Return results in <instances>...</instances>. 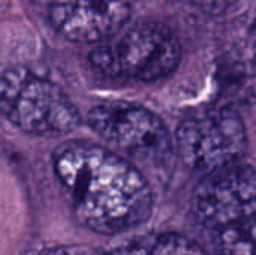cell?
Segmentation results:
<instances>
[{
    "instance_id": "obj_7",
    "label": "cell",
    "mask_w": 256,
    "mask_h": 255,
    "mask_svg": "<svg viewBox=\"0 0 256 255\" xmlns=\"http://www.w3.org/2000/svg\"><path fill=\"white\" fill-rule=\"evenodd\" d=\"M51 26L63 38L93 44L104 42L130 20V0H58L46 9Z\"/></svg>"
},
{
    "instance_id": "obj_9",
    "label": "cell",
    "mask_w": 256,
    "mask_h": 255,
    "mask_svg": "<svg viewBox=\"0 0 256 255\" xmlns=\"http://www.w3.org/2000/svg\"><path fill=\"white\" fill-rule=\"evenodd\" d=\"M218 255H256V216L213 231Z\"/></svg>"
},
{
    "instance_id": "obj_1",
    "label": "cell",
    "mask_w": 256,
    "mask_h": 255,
    "mask_svg": "<svg viewBox=\"0 0 256 255\" xmlns=\"http://www.w3.org/2000/svg\"><path fill=\"white\" fill-rule=\"evenodd\" d=\"M56 177L75 219L100 234H120L148 219L153 192L128 159L87 141H68L52 155Z\"/></svg>"
},
{
    "instance_id": "obj_8",
    "label": "cell",
    "mask_w": 256,
    "mask_h": 255,
    "mask_svg": "<svg viewBox=\"0 0 256 255\" xmlns=\"http://www.w3.org/2000/svg\"><path fill=\"white\" fill-rule=\"evenodd\" d=\"M114 255H206V252L183 234L148 233L126 242Z\"/></svg>"
},
{
    "instance_id": "obj_10",
    "label": "cell",
    "mask_w": 256,
    "mask_h": 255,
    "mask_svg": "<svg viewBox=\"0 0 256 255\" xmlns=\"http://www.w3.org/2000/svg\"><path fill=\"white\" fill-rule=\"evenodd\" d=\"M39 255H114L106 254L100 249L82 246V245H60L44 249Z\"/></svg>"
},
{
    "instance_id": "obj_6",
    "label": "cell",
    "mask_w": 256,
    "mask_h": 255,
    "mask_svg": "<svg viewBox=\"0 0 256 255\" xmlns=\"http://www.w3.org/2000/svg\"><path fill=\"white\" fill-rule=\"evenodd\" d=\"M192 213L212 233L256 216V170L237 162L208 173L194 192Z\"/></svg>"
},
{
    "instance_id": "obj_2",
    "label": "cell",
    "mask_w": 256,
    "mask_h": 255,
    "mask_svg": "<svg viewBox=\"0 0 256 255\" xmlns=\"http://www.w3.org/2000/svg\"><path fill=\"white\" fill-rule=\"evenodd\" d=\"M92 65L114 78L156 81L182 62V44L165 24L141 21L124 26L90 53Z\"/></svg>"
},
{
    "instance_id": "obj_5",
    "label": "cell",
    "mask_w": 256,
    "mask_h": 255,
    "mask_svg": "<svg viewBox=\"0 0 256 255\" xmlns=\"http://www.w3.org/2000/svg\"><path fill=\"white\" fill-rule=\"evenodd\" d=\"M88 123L105 141L138 161L160 164L171 155L172 141L166 125L142 105L126 101L100 102L90 110Z\"/></svg>"
},
{
    "instance_id": "obj_12",
    "label": "cell",
    "mask_w": 256,
    "mask_h": 255,
    "mask_svg": "<svg viewBox=\"0 0 256 255\" xmlns=\"http://www.w3.org/2000/svg\"><path fill=\"white\" fill-rule=\"evenodd\" d=\"M32 3H34V5H38V6H42V8H45V9H48L51 5H54L56 2H58V0H30Z\"/></svg>"
},
{
    "instance_id": "obj_11",
    "label": "cell",
    "mask_w": 256,
    "mask_h": 255,
    "mask_svg": "<svg viewBox=\"0 0 256 255\" xmlns=\"http://www.w3.org/2000/svg\"><path fill=\"white\" fill-rule=\"evenodd\" d=\"M190 2L207 14H222L232 5L234 0H190Z\"/></svg>"
},
{
    "instance_id": "obj_3",
    "label": "cell",
    "mask_w": 256,
    "mask_h": 255,
    "mask_svg": "<svg viewBox=\"0 0 256 255\" xmlns=\"http://www.w3.org/2000/svg\"><path fill=\"white\" fill-rule=\"evenodd\" d=\"M0 113L18 129L34 135H63L81 122L62 87L24 66L0 74Z\"/></svg>"
},
{
    "instance_id": "obj_4",
    "label": "cell",
    "mask_w": 256,
    "mask_h": 255,
    "mask_svg": "<svg viewBox=\"0 0 256 255\" xmlns=\"http://www.w3.org/2000/svg\"><path fill=\"white\" fill-rule=\"evenodd\" d=\"M176 144L189 168L208 174L240 162L248 149V134L236 110L210 108L180 122Z\"/></svg>"
}]
</instances>
